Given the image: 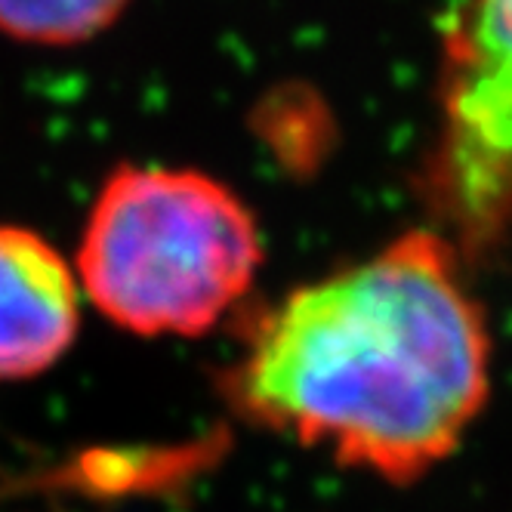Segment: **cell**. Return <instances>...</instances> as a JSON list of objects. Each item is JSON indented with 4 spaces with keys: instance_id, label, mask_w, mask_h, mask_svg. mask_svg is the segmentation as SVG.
<instances>
[{
    "instance_id": "5b68a950",
    "label": "cell",
    "mask_w": 512,
    "mask_h": 512,
    "mask_svg": "<svg viewBox=\"0 0 512 512\" xmlns=\"http://www.w3.org/2000/svg\"><path fill=\"white\" fill-rule=\"evenodd\" d=\"M127 7L130 0H0V34L31 47H78Z\"/></svg>"
},
{
    "instance_id": "3957f363",
    "label": "cell",
    "mask_w": 512,
    "mask_h": 512,
    "mask_svg": "<svg viewBox=\"0 0 512 512\" xmlns=\"http://www.w3.org/2000/svg\"><path fill=\"white\" fill-rule=\"evenodd\" d=\"M451 176L469 207L512 186V0H472L448 44Z\"/></svg>"
},
{
    "instance_id": "7a4b0ae2",
    "label": "cell",
    "mask_w": 512,
    "mask_h": 512,
    "mask_svg": "<svg viewBox=\"0 0 512 512\" xmlns=\"http://www.w3.org/2000/svg\"><path fill=\"white\" fill-rule=\"evenodd\" d=\"M263 266L250 207L201 170L127 164L99 189L78 244L87 300L139 337H201Z\"/></svg>"
},
{
    "instance_id": "277c9868",
    "label": "cell",
    "mask_w": 512,
    "mask_h": 512,
    "mask_svg": "<svg viewBox=\"0 0 512 512\" xmlns=\"http://www.w3.org/2000/svg\"><path fill=\"white\" fill-rule=\"evenodd\" d=\"M81 327V284L34 229L0 226V383L50 371Z\"/></svg>"
},
{
    "instance_id": "6da1fadb",
    "label": "cell",
    "mask_w": 512,
    "mask_h": 512,
    "mask_svg": "<svg viewBox=\"0 0 512 512\" xmlns=\"http://www.w3.org/2000/svg\"><path fill=\"white\" fill-rule=\"evenodd\" d=\"M491 389V340L451 244L408 232L284 297L232 374L238 408L392 485L448 460Z\"/></svg>"
}]
</instances>
